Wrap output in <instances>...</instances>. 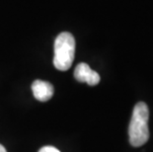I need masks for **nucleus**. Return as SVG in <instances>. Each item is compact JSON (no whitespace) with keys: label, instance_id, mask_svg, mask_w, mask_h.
Returning a JSON list of instances; mask_svg holds the SVG:
<instances>
[{"label":"nucleus","instance_id":"obj_2","mask_svg":"<svg viewBox=\"0 0 153 152\" xmlns=\"http://www.w3.org/2000/svg\"><path fill=\"white\" fill-rule=\"evenodd\" d=\"M75 56V40L68 32H62L54 41L53 65L60 71H66L72 65Z\"/></svg>","mask_w":153,"mask_h":152},{"label":"nucleus","instance_id":"obj_5","mask_svg":"<svg viewBox=\"0 0 153 152\" xmlns=\"http://www.w3.org/2000/svg\"><path fill=\"white\" fill-rule=\"evenodd\" d=\"M39 152H60V151L53 146H45L43 148H41Z\"/></svg>","mask_w":153,"mask_h":152},{"label":"nucleus","instance_id":"obj_6","mask_svg":"<svg viewBox=\"0 0 153 152\" xmlns=\"http://www.w3.org/2000/svg\"><path fill=\"white\" fill-rule=\"evenodd\" d=\"M0 152H7V151H6V149H5V147L3 146L2 144H0Z\"/></svg>","mask_w":153,"mask_h":152},{"label":"nucleus","instance_id":"obj_3","mask_svg":"<svg viewBox=\"0 0 153 152\" xmlns=\"http://www.w3.org/2000/svg\"><path fill=\"white\" fill-rule=\"evenodd\" d=\"M74 77L78 82L87 83L90 86H95L100 82V75L90 68L87 63L81 62L75 67Z\"/></svg>","mask_w":153,"mask_h":152},{"label":"nucleus","instance_id":"obj_4","mask_svg":"<svg viewBox=\"0 0 153 152\" xmlns=\"http://www.w3.org/2000/svg\"><path fill=\"white\" fill-rule=\"evenodd\" d=\"M32 91L38 101L47 102L53 95L54 88L50 82L43 80H35L32 84Z\"/></svg>","mask_w":153,"mask_h":152},{"label":"nucleus","instance_id":"obj_1","mask_svg":"<svg viewBox=\"0 0 153 152\" xmlns=\"http://www.w3.org/2000/svg\"><path fill=\"white\" fill-rule=\"evenodd\" d=\"M149 109L143 102L137 103L132 111L128 125L129 143L134 147L142 146L149 139Z\"/></svg>","mask_w":153,"mask_h":152}]
</instances>
